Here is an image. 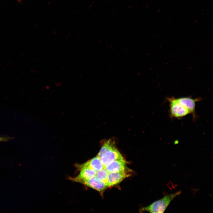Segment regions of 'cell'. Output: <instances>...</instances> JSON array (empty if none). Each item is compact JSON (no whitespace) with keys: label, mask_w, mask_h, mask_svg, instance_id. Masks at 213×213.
I'll return each mask as SVG.
<instances>
[{"label":"cell","mask_w":213,"mask_h":213,"mask_svg":"<svg viewBox=\"0 0 213 213\" xmlns=\"http://www.w3.org/2000/svg\"><path fill=\"white\" fill-rule=\"evenodd\" d=\"M181 192H176L166 195L161 199L156 201L150 205L143 208L142 211H147L151 213H163L171 201L175 197L180 194Z\"/></svg>","instance_id":"cell-1"},{"label":"cell","mask_w":213,"mask_h":213,"mask_svg":"<svg viewBox=\"0 0 213 213\" xmlns=\"http://www.w3.org/2000/svg\"><path fill=\"white\" fill-rule=\"evenodd\" d=\"M169 102L170 116L171 118L180 119L191 114L190 111L174 97L168 98Z\"/></svg>","instance_id":"cell-2"},{"label":"cell","mask_w":213,"mask_h":213,"mask_svg":"<svg viewBox=\"0 0 213 213\" xmlns=\"http://www.w3.org/2000/svg\"><path fill=\"white\" fill-rule=\"evenodd\" d=\"M123 158V157L114 146V144L104 153L100 158L105 167L116 160Z\"/></svg>","instance_id":"cell-3"},{"label":"cell","mask_w":213,"mask_h":213,"mask_svg":"<svg viewBox=\"0 0 213 213\" xmlns=\"http://www.w3.org/2000/svg\"><path fill=\"white\" fill-rule=\"evenodd\" d=\"M74 182L81 183L99 192L103 191L108 187L105 182L100 180L95 176L88 179L77 180Z\"/></svg>","instance_id":"cell-4"},{"label":"cell","mask_w":213,"mask_h":213,"mask_svg":"<svg viewBox=\"0 0 213 213\" xmlns=\"http://www.w3.org/2000/svg\"><path fill=\"white\" fill-rule=\"evenodd\" d=\"M178 101L187 108L192 115L194 120L196 118V105L197 101H199V98L193 99L190 97H181L177 98Z\"/></svg>","instance_id":"cell-5"},{"label":"cell","mask_w":213,"mask_h":213,"mask_svg":"<svg viewBox=\"0 0 213 213\" xmlns=\"http://www.w3.org/2000/svg\"><path fill=\"white\" fill-rule=\"evenodd\" d=\"M76 166L80 172L76 177L69 178V179L73 182L78 180L90 178L95 176L96 171L83 164H77Z\"/></svg>","instance_id":"cell-6"},{"label":"cell","mask_w":213,"mask_h":213,"mask_svg":"<svg viewBox=\"0 0 213 213\" xmlns=\"http://www.w3.org/2000/svg\"><path fill=\"white\" fill-rule=\"evenodd\" d=\"M128 175L125 170L119 172H109L106 185L108 187L117 185L128 177Z\"/></svg>","instance_id":"cell-7"},{"label":"cell","mask_w":213,"mask_h":213,"mask_svg":"<svg viewBox=\"0 0 213 213\" xmlns=\"http://www.w3.org/2000/svg\"><path fill=\"white\" fill-rule=\"evenodd\" d=\"M126 162L124 158L116 160L105 167L108 172H119L125 170Z\"/></svg>","instance_id":"cell-8"},{"label":"cell","mask_w":213,"mask_h":213,"mask_svg":"<svg viewBox=\"0 0 213 213\" xmlns=\"http://www.w3.org/2000/svg\"><path fill=\"white\" fill-rule=\"evenodd\" d=\"M83 164L96 172L105 168L100 159L97 156Z\"/></svg>","instance_id":"cell-9"},{"label":"cell","mask_w":213,"mask_h":213,"mask_svg":"<svg viewBox=\"0 0 213 213\" xmlns=\"http://www.w3.org/2000/svg\"><path fill=\"white\" fill-rule=\"evenodd\" d=\"M109 172L105 168L96 172L95 176L100 180L105 182L106 184Z\"/></svg>","instance_id":"cell-10"},{"label":"cell","mask_w":213,"mask_h":213,"mask_svg":"<svg viewBox=\"0 0 213 213\" xmlns=\"http://www.w3.org/2000/svg\"><path fill=\"white\" fill-rule=\"evenodd\" d=\"M11 138L9 137H0V142L7 141Z\"/></svg>","instance_id":"cell-11"}]
</instances>
